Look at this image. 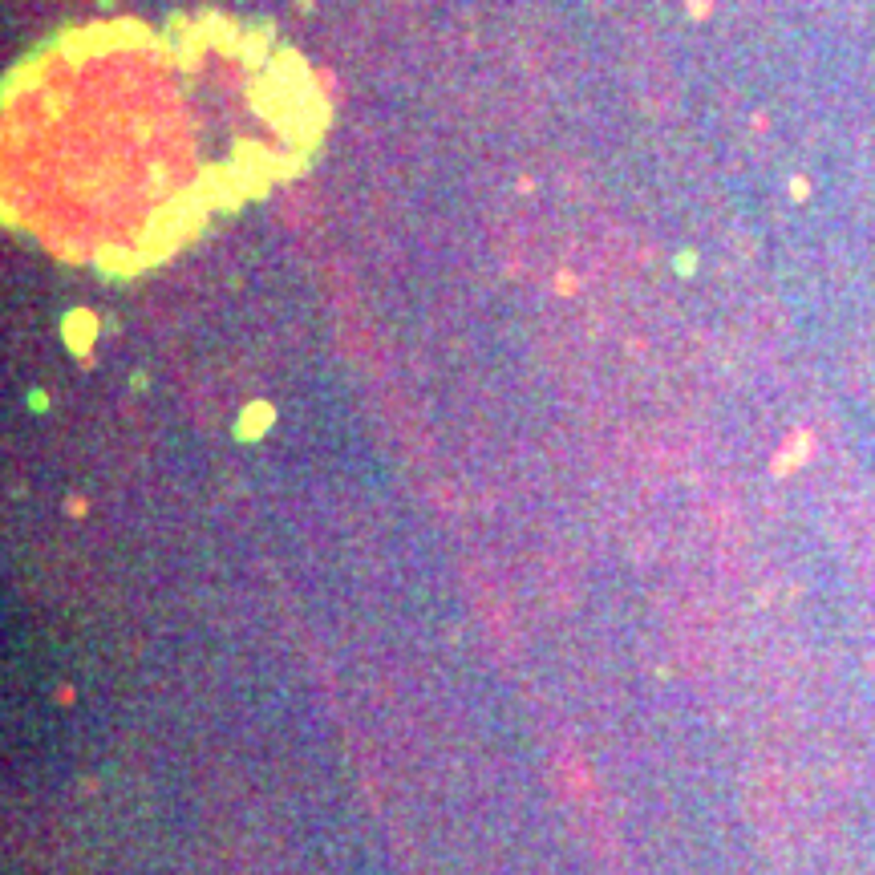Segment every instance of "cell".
<instances>
[{
    "mask_svg": "<svg viewBox=\"0 0 875 875\" xmlns=\"http://www.w3.org/2000/svg\"><path fill=\"white\" fill-rule=\"evenodd\" d=\"M267 418H272V409H267V405H256V409H252V413H248V426H239V434H260L263 426H267Z\"/></svg>",
    "mask_w": 875,
    "mask_h": 875,
    "instance_id": "6da1fadb",
    "label": "cell"
}]
</instances>
